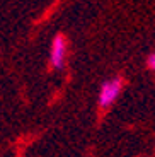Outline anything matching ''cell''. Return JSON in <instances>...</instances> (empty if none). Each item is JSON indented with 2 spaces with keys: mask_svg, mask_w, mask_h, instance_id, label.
<instances>
[{
  "mask_svg": "<svg viewBox=\"0 0 155 157\" xmlns=\"http://www.w3.org/2000/svg\"><path fill=\"white\" fill-rule=\"evenodd\" d=\"M153 67H155V55H150L148 56V68L153 70Z\"/></svg>",
  "mask_w": 155,
  "mask_h": 157,
  "instance_id": "obj_3",
  "label": "cell"
},
{
  "mask_svg": "<svg viewBox=\"0 0 155 157\" xmlns=\"http://www.w3.org/2000/svg\"><path fill=\"white\" fill-rule=\"evenodd\" d=\"M65 55H66V41L62 34H58L53 41V46H51V63H53L55 68H60L63 65Z\"/></svg>",
  "mask_w": 155,
  "mask_h": 157,
  "instance_id": "obj_2",
  "label": "cell"
},
{
  "mask_svg": "<svg viewBox=\"0 0 155 157\" xmlns=\"http://www.w3.org/2000/svg\"><path fill=\"white\" fill-rule=\"evenodd\" d=\"M121 87H123L121 78H112V80H108V82L102 86L101 96H99V104H101V108L111 106L112 102H114V99L119 96Z\"/></svg>",
  "mask_w": 155,
  "mask_h": 157,
  "instance_id": "obj_1",
  "label": "cell"
}]
</instances>
